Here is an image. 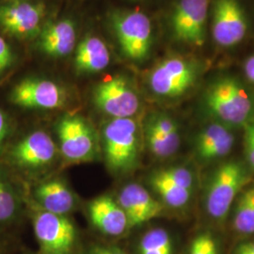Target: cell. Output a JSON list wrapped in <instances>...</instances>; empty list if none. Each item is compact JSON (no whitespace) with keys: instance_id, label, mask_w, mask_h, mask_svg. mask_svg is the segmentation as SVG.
<instances>
[{"instance_id":"obj_1","label":"cell","mask_w":254,"mask_h":254,"mask_svg":"<svg viewBox=\"0 0 254 254\" xmlns=\"http://www.w3.org/2000/svg\"><path fill=\"white\" fill-rule=\"evenodd\" d=\"M205 103L219 120L232 126L246 125L253 115L254 105L245 88L232 77L214 82L206 91Z\"/></svg>"},{"instance_id":"obj_2","label":"cell","mask_w":254,"mask_h":254,"mask_svg":"<svg viewBox=\"0 0 254 254\" xmlns=\"http://www.w3.org/2000/svg\"><path fill=\"white\" fill-rule=\"evenodd\" d=\"M250 177L239 162L229 161L219 166L213 173L206 190L205 207L216 220L227 217L239 192L244 190Z\"/></svg>"},{"instance_id":"obj_3","label":"cell","mask_w":254,"mask_h":254,"mask_svg":"<svg viewBox=\"0 0 254 254\" xmlns=\"http://www.w3.org/2000/svg\"><path fill=\"white\" fill-rule=\"evenodd\" d=\"M103 136L109 168L118 173L133 169L139 153L136 122L132 118L112 119L104 128Z\"/></svg>"},{"instance_id":"obj_4","label":"cell","mask_w":254,"mask_h":254,"mask_svg":"<svg viewBox=\"0 0 254 254\" xmlns=\"http://www.w3.org/2000/svg\"><path fill=\"white\" fill-rule=\"evenodd\" d=\"M123 52L133 61H142L150 52L152 25L139 11L116 14L112 21Z\"/></svg>"},{"instance_id":"obj_5","label":"cell","mask_w":254,"mask_h":254,"mask_svg":"<svg viewBox=\"0 0 254 254\" xmlns=\"http://www.w3.org/2000/svg\"><path fill=\"white\" fill-rule=\"evenodd\" d=\"M34 233L41 254H72L76 232L71 220L64 215L46 211L38 213L34 218Z\"/></svg>"},{"instance_id":"obj_6","label":"cell","mask_w":254,"mask_h":254,"mask_svg":"<svg viewBox=\"0 0 254 254\" xmlns=\"http://www.w3.org/2000/svg\"><path fill=\"white\" fill-rule=\"evenodd\" d=\"M197 78V69L190 62L171 58L157 65L150 74V87L155 94L177 97L189 91Z\"/></svg>"},{"instance_id":"obj_7","label":"cell","mask_w":254,"mask_h":254,"mask_svg":"<svg viewBox=\"0 0 254 254\" xmlns=\"http://www.w3.org/2000/svg\"><path fill=\"white\" fill-rule=\"evenodd\" d=\"M97 108L112 118H132L138 110L139 100L126 78L115 76L101 82L94 91Z\"/></svg>"},{"instance_id":"obj_8","label":"cell","mask_w":254,"mask_h":254,"mask_svg":"<svg viewBox=\"0 0 254 254\" xmlns=\"http://www.w3.org/2000/svg\"><path fill=\"white\" fill-rule=\"evenodd\" d=\"M208 0H179L172 17L177 40L201 46L205 41Z\"/></svg>"},{"instance_id":"obj_9","label":"cell","mask_w":254,"mask_h":254,"mask_svg":"<svg viewBox=\"0 0 254 254\" xmlns=\"http://www.w3.org/2000/svg\"><path fill=\"white\" fill-rule=\"evenodd\" d=\"M61 151L71 162L91 160L95 154V137L90 126L80 117H65L58 126Z\"/></svg>"},{"instance_id":"obj_10","label":"cell","mask_w":254,"mask_h":254,"mask_svg":"<svg viewBox=\"0 0 254 254\" xmlns=\"http://www.w3.org/2000/svg\"><path fill=\"white\" fill-rule=\"evenodd\" d=\"M212 32L219 46L240 43L247 32L245 13L236 0H218L214 8Z\"/></svg>"},{"instance_id":"obj_11","label":"cell","mask_w":254,"mask_h":254,"mask_svg":"<svg viewBox=\"0 0 254 254\" xmlns=\"http://www.w3.org/2000/svg\"><path fill=\"white\" fill-rule=\"evenodd\" d=\"M11 99L26 109H54L63 106L64 93L53 81L27 78L14 87Z\"/></svg>"},{"instance_id":"obj_12","label":"cell","mask_w":254,"mask_h":254,"mask_svg":"<svg viewBox=\"0 0 254 254\" xmlns=\"http://www.w3.org/2000/svg\"><path fill=\"white\" fill-rule=\"evenodd\" d=\"M44 16L41 5L27 2H12L0 6V26L9 34L17 37L35 35Z\"/></svg>"},{"instance_id":"obj_13","label":"cell","mask_w":254,"mask_h":254,"mask_svg":"<svg viewBox=\"0 0 254 254\" xmlns=\"http://www.w3.org/2000/svg\"><path fill=\"white\" fill-rule=\"evenodd\" d=\"M118 202L127 215L129 229L159 217L163 211L161 203L154 200L143 187L137 184H130L124 188L119 196Z\"/></svg>"},{"instance_id":"obj_14","label":"cell","mask_w":254,"mask_h":254,"mask_svg":"<svg viewBox=\"0 0 254 254\" xmlns=\"http://www.w3.org/2000/svg\"><path fill=\"white\" fill-rule=\"evenodd\" d=\"M56 145L44 131H36L22 139L12 151L14 160L25 168H39L54 160Z\"/></svg>"},{"instance_id":"obj_15","label":"cell","mask_w":254,"mask_h":254,"mask_svg":"<svg viewBox=\"0 0 254 254\" xmlns=\"http://www.w3.org/2000/svg\"><path fill=\"white\" fill-rule=\"evenodd\" d=\"M89 215L94 227L104 235L119 236L129 229L125 211L110 196H101L92 200Z\"/></svg>"},{"instance_id":"obj_16","label":"cell","mask_w":254,"mask_h":254,"mask_svg":"<svg viewBox=\"0 0 254 254\" xmlns=\"http://www.w3.org/2000/svg\"><path fill=\"white\" fill-rule=\"evenodd\" d=\"M75 27L71 20H62L46 26L40 38V46L51 57H64L73 51L75 45Z\"/></svg>"},{"instance_id":"obj_17","label":"cell","mask_w":254,"mask_h":254,"mask_svg":"<svg viewBox=\"0 0 254 254\" xmlns=\"http://www.w3.org/2000/svg\"><path fill=\"white\" fill-rule=\"evenodd\" d=\"M35 196L45 211L65 216L74 206V196L69 188L59 180L41 184L35 190Z\"/></svg>"},{"instance_id":"obj_18","label":"cell","mask_w":254,"mask_h":254,"mask_svg":"<svg viewBox=\"0 0 254 254\" xmlns=\"http://www.w3.org/2000/svg\"><path fill=\"white\" fill-rule=\"evenodd\" d=\"M110 62L109 49L97 37L84 39L76 49L75 68L79 73H96L106 69Z\"/></svg>"},{"instance_id":"obj_19","label":"cell","mask_w":254,"mask_h":254,"mask_svg":"<svg viewBox=\"0 0 254 254\" xmlns=\"http://www.w3.org/2000/svg\"><path fill=\"white\" fill-rule=\"evenodd\" d=\"M234 227L240 234H254V183L244 188L236 202Z\"/></svg>"},{"instance_id":"obj_20","label":"cell","mask_w":254,"mask_h":254,"mask_svg":"<svg viewBox=\"0 0 254 254\" xmlns=\"http://www.w3.org/2000/svg\"><path fill=\"white\" fill-rule=\"evenodd\" d=\"M151 185L164 202L173 208H181L190 199L191 191L182 189L155 173L151 176Z\"/></svg>"},{"instance_id":"obj_21","label":"cell","mask_w":254,"mask_h":254,"mask_svg":"<svg viewBox=\"0 0 254 254\" xmlns=\"http://www.w3.org/2000/svg\"><path fill=\"white\" fill-rule=\"evenodd\" d=\"M138 254H173V239L162 228L150 230L139 241Z\"/></svg>"},{"instance_id":"obj_22","label":"cell","mask_w":254,"mask_h":254,"mask_svg":"<svg viewBox=\"0 0 254 254\" xmlns=\"http://www.w3.org/2000/svg\"><path fill=\"white\" fill-rule=\"evenodd\" d=\"M146 140L152 154L161 158L175 154L180 146L148 126L146 127Z\"/></svg>"},{"instance_id":"obj_23","label":"cell","mask_w":254,"mask_h":254,"mask_svg":"<svg viewBox=\"0 0 254 254\" xmlns=\"http://www.w3.org/2000/svg\"><path fill=\"white\" fill-rule=\"evenodd\" d=\"M229 132L230 131L227 127L218 124L210 125L202 129L196 140V150L198 155L200 156L204 152H206L210 147L214 145L220 138L226 136Z\"/></svg>"},{"instance_id":"obj_24","label":"cell","mask_w":254,"mask_h":254,"mask_svg":"<svg viewBox=\"0 0 254 254\" xmlns=\"http://www.w3.org/2000/svg\"><path fill=\"white\" fill-rule=\"evenodd\" d=\"M156 173L182 189L192 191L194 180L192 173L188 169L182 167H173L157 171Z\"/></svg>"},{"instance_id":"obj_25","label":"cell","mask_w":254,"mask_h":254,"mask_svg":"<svg viewBox=\"0 0 254 254\" xmlns=\"http://www.w3.org/2000/svg\"><path fill=\"white\" fill-rule=\"evenodd\" d=\"M148 127L154 128L157 132L161 133L175 143L180 144L179 129L175 122L166 115H156L148 123Z\"/></svg>"},{"instance_id":"obj_26","label":"cell","mask_w":254,"mask_h":254,"mask_svg":"<svg viewBox=\"0 0 254 254\" xmlns=\"http://www.w3.org/2000/svg\"><path fill=\"white\" fill-rule=\"evenodd\" d=\"M189 254H218V243L209 232L200 233L191 242Z\"/></svg>"},{"instance_id":"obj_27","label":"cell","mask_w":254,"mask_h":254,"mask_svg":"<svg viewBox=\"0 0 254 254\" xmlns=\"http://www.w3.org/2000/svg\"><path fill=\"white\" fill-rule=\"evenodd\" d=\"M235 143V136L229 132L226 136L220 138L214 145L210 147L206 152L201 154L200 157L201 160L211 161L216 158H220L227 155L232 150Z\"/></svg>"},{"instance_id":"obj_28","label":"cell","mask_w":254,"mask_h":254,"mask_svg":"<svg viewBox=\"0 0 254 254\" xmlns=\"http://www.w3.org/2000/svg\"><path fill=\"white\" fill-rule=\"evenodd\" d=\"M16 210V201L11 191L0 181V221L12 218Z\"/></svg>"},{"instance_id":"obj_29","label":"cell","mask_w":254,"mask_h":254,"mask_svg":"<svg viewBox=\"0 0 254 254\" xmlns=\"http://www.w3.org/2000/svg\"><path fill=\"white\" fill-rule=\"evenodd\" d=\"M244 146L248 162L254 169V123L246 126Z\"/></svg>"},{"instance_id":"obj_30","label":"cell","mask_w":254,"mask_h":254,"mask_svg":"<svg viewBox=\"0 0 254 254\" xmlns=\"http://www.w3.org/2000/svg\"><path fill=\"white\" fill-rule=\"evenodd\" d=\"M12 55L6 41L0 37V73L7 69L11 64Z\"/></svg>"},{"instance_id":"obj_31","label":"cell","mask_w":254,"mask_h":254,"mask_svg":"<svg viewBox=\"0 0 254 254\" xmlns=\"http://www.w3.org/2000/svg\"><path fill=\"white\" fill-rule=\"evenodd\" d=\"M88 254H127L116 247L96 245L91 247Z\"/></svg>"},{"instance_id":"obj_32","label":"cell","mask_w":254,"mask_h":254,"mask_svg":"<svg viewBox=\"0 0 254 254\" xmlns=\"http://www.w3.org/2000/svg\"><path fill=\"white\" fill-rule=\"evenodd\" d=\"M235 254H254V240L240 244L236 248Z\"/></svg>"},{"instance_id":"obj_33","label":"cell","mask_w":254,"mask_h":254,"mask_svg":"<svg viewBox=\"0 0 254 254\" xmlns=\"http://www.w3.org/2000/svg\"><path fill=\"white\" fill-rule=\"evenodd\" d=\"M246 75L247 77L254 83V56L251 57L250 59H248V61L246 62L245 67Z\"/></svg>"},{"instance_id":"obj_34","label":"cell","mask_w":254,"mask_h":254,"mask_svg":"<svg viewBox=\"0 0 254 254\" xmlns=\"http://www.w3.org/2000/svg\"><path fill=\"white\" fill-rule=\"evenodd\" d=\"M6 131H7V124H6V120L4 115L2 114V112L0 111V143L2 142V140L4 139L5 135H6Z\"/></svg>"}]
</instances>
